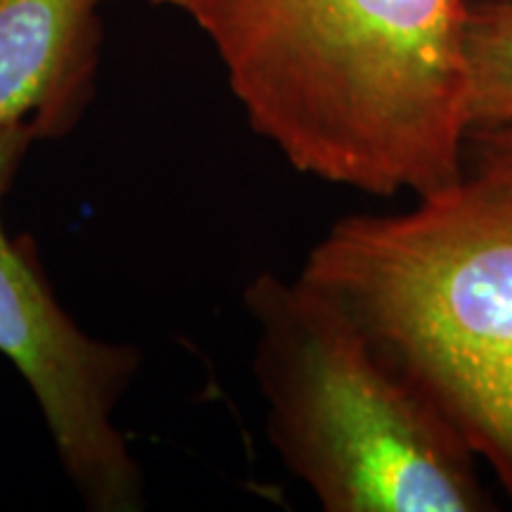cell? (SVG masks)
<instances>
[{"label":"cell","mask_w":512,"mask_h":512,"mask_svg":"<svg viewBox=\"0 0 512 512\" xmlns=\"http://www.w3.org/2000/svg\"><path fill=\"white\" fill-rule=\"evenodd\" d=\"M294 169L420 197L467 174L465 0H174Z\"/></svg>","instance_id":"cell-1"},{"label":"cell","mask_w":512,"mask_h":512,"mask_svg":"<svg viewBox=\"0 0 512 512\" xmlns=\"http://www.w3.org/2000/svg\"><path fill=\"white\" fill-rule=\"evenodd\" d=\"M299 275L347 306L512 496V169L467 164L411 211L337 221Z\"/></svg>","instance_id":"cell-2"},{"label":"cell","mask_w":512,"mask_h":512,"mask_svg":"<svg viewBox=\"0 0 512 512\" xmlns=\"http://www.w3.org/2000/svg\"><path fill=\"white\" fill-rule=\"evenodd\" d=\"M254 377L287 470L328 512H482L475 448L332 294L259 273Z\"/></svg>","instance_id":"cell-3"},{"label":"cell","mask_w":512,"mask_h":512,"mask_svg":"<svg viewBox=\"0 0 512 512\" xmlns=\"http://www.w3.org/2000/svg\"><path fill=\"white\" fill-rule=\"evenodd\" d=\"M34 143L27 126H0V354L36 396L64 475L86 508L143 510V470L114 422L140 351L83 332L50 290L34 242L5 230L3 200Z\"/></svg>","instance_id":"cell-4"},{"label":"cell","mask_w":512,"mask_h":512,"mask_svg":"<svg viewBox=\"0 0 512 512\" xmlns=\"http://www.w3.org/2000/svg\"><path fill=\"white\" fill-rule=\"evenodd\" d=\"M105 0H0V126L38 143L74 131L91 105Z\"/></svg>","instance_id":"cell-5"},{"label":"cell","mask_w":512,"mask_h":512,"mask_svg":"<svg viewBox=\"0 0 512 512\" xmlns=\"http://www.w3.org/2000/svg\"><path fill=\"white\" fill-rule=\"evenodd\" d=\"M463 50L470 133L512 128V0L467 8Z\"/></svg>","instance_id":"cell-6"},{"label":"cell","mask_w":512,"mask_h":512,"mask_svg":"<svg viewBox=\"0 0 512 512\" xmlns=\"http://www.w3.org/2000/svg\"><path fill=\"white\" fill-rule=\"evenodd\" d=\"M467 164H494L512 169V128L470 133Z\"/></svg>","instance_id":"cell-7"},{"label":"cell","mask_w":512,"mask_h":512,"mask_svg":"<svg viewBox=\"0 0 512 512\" xmlns=\"http://www.w3.org/2000/svg\"><path fill=\"white\" fill-rule=\"evenodd\" d=\"M467 8H472V5H486V3H503V0H465Z\"/></svg>","instance_id":"cell-8"},{"label":"cell","mask_w":512,"mask_h":512,"mask_svg":"<svg viewBox=\"0 0 512 512\" xmlns=\"http://www.w3.org/2000/svg\"><path fill=\"white\" fill-rule=\"evenodd\" d=\"M152 5H166V8H171L174 5V0H150Z\"/></svg>","instance_id":"cell-9"}]
</instances>
